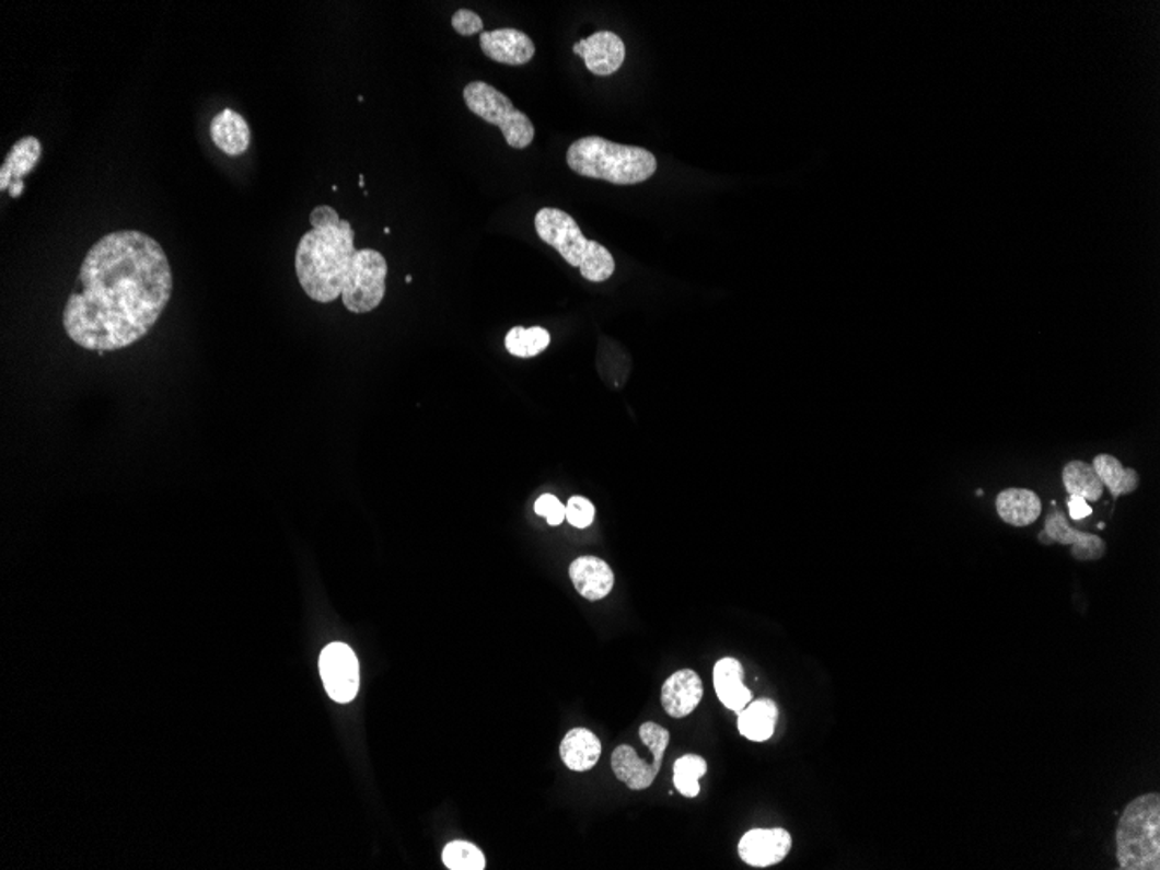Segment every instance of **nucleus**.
Segmentation results:
<instances>
[{
    "label": "nucleus",
    "mask_w": 1160,
    "mask_h": 870,
    "mask_svg": "<svg viewBox=\"0 0 1160 870\" xmlns=\"http://www.w3.org/2000/svg\"><path fill=\"white\" fill-rule=\"evenodd\" d=\"M1043 532L1052 544L1072 546V556L1079 561H1097L1105 555L1106 544L1100 535L1084 534L1072 529L1068 525L1067 517L1058 509H1053L1052 513L1047 514Z\"/></svg>",
    "instance_id": "obj_11"
},
{
    "label": "nucleus",
    "mask_w": 1160,
    "mask_h": 870,
    "mask_svg": "<svg viewBox=\"0 0 1160 870\" xmlns=\"http://www.w3.org/2000/svg\"><path fill=\"white\" fill-rule=\"evenodd\" d=\"M715 689L721 704L736 715L753 703V692L744 685V668L733 657L716 662Z\"/></svg>",
    "instance_id": "obj_14"
},
{
    "label": "nucleus",
    "mask_w": 1160,
    "mask_h": 870,
    "mask_svg": "<svg viewBox=\"0 0 1160 870\" xmlns=\"http://www.w3.org/2000/svg\"><path fill=\"white\" fill-rule=\"evenodd\" d=\"M173 287V269L155 239L138 230L108 233L80 266L65 304V333L89 351L129 348L164 315Z\"/></svg>",
    "instance_id": "obj_1"
},
{
    "label": "nucleus",
    "mask_w": 1160,
    "mask_h": 870,
    "mask_svg": "<svg viewBox=\"0 0 1160 870\" xmlns=\"http://www.w3.org/2000/svg\"><path fill=\"white\" fill-rule=\"evenodd\" d=\"M704 697L703 680L692 669H682L662 686V707L671 718H686Z\"/></svg>",
    "instance_id": "obj_12"
},
{
    "label": "nucleus",
    "mask_w": 1160,
    "mask_h": 870,
    "mask_svg": "<svg viewBox=\"0 0 1160 870\" xmlns=\"http://www.w3.org/2000/svg\"><path fill=\"white\" fill-rule=\"evenodd\" d=\"M567 164L579 176L620 186L647 182L657 171L656 155L645 148L612 143L600 136L573 141L568 148Z\"/></svg>",
    "instance_id": "obj_3"
},
{
    "label": "nucleus",
    "mask_w": 1160,
    "mask_h": 870,
    "mask_svg": "<svg viewBox=\"0 0 1160 870\" xmlns=\"http://www.w3.org/2000/svg\"><path fill=\"white\" fill-rule=\"evenodd\" d=\"M594 514L596 509L585 497L573 496L567 502V520L576 529H588L594 522Z\"/></svg>",
    "instance_id": "obj_26"
},
{
    "label": "nucleus",
    "mask_w": 1160,
    "mask_h": 870,
    "mask_svg": "<svg viewBox=\"0 0 1160 870\" xmlns=\"http://www.w3.org/2000/svg\"><path fill=\"white\" fill-rule=\"evenodd\" d=\"M40 153H43V144L34 136H26V138L20 139L11 152L5 156L4 165L0 169V189L5 192L9 189L11 197L18 198L23 194L25 185H23V177L26 174L34 171L35 165L40 160Z\"/></svg>",
    "instance_id": "obj_13"
},
{
    "label": "nucleus",
    "mask_w": 1160,
    "mask_h": 870,
    "mask_svg": "<svg viewBox=\"0 0 1160 870\" xmlns=\"http://www.w3.org/2000/svg\"><path fill=\"white\" fill-rule=\"evenodd\" d=\"M443 863L450 870H484L487 866L482 849L473 843L452 842L443 848Z\"/></svg>",
    "instance_id": "obj_25"
},
{
    "label": "nucleus",
    "mask_w": 1160,
    "mask_h": 870,
    "mask_svg": "<svg viewBox=\"0 0 1160 870\" xmlns=\"http://www.w3.org/2000/svg\"><path fill=\"white\" fill-rule=\"evenodd\" d=\"M707 774V762L698 754H685L674 762V787L685 798H697L700 792L698 780Z\"/></svg>",
    "instance_id": "obj_24"
},
{
    "label": "nucleus",
    "mask_w": 1160,
    "mask_h": 870,
    "mask_svg": "<svg viewBox=\"0 0 1160 870\" xmlns=\"http://www.w3.org/2000/svg\"><path fill=\"white\" fill-rule=\"evenodd\" d=\"M463 96L469 112L501 129L509 147L525 150L534 141V124L523 112L514 108L513 102L501 91L487 82L475 80L464 88Z\"/></svg>",
    "instance_id": "obj_6"
},
{
    "label": "nucleus",
    "mask_w": 1160,
    "mask_h": 870,
    "mask_svg": "<svg viewBox=\"0 0 1160 870\" xmlns=\"http://www.w3.org/2000/svg\"><path fill=\"white\" fill-rule=\"evenodd\" d=\"M778 723V707L772 698H757L739 712V732L753 742L772 739Z\"/></svg>",
    "instance_id": "obj_20"
},
{
    "label": "nucleus",
    "mask_w": 1160,
    "mask_h": 870,
    "mask_svg": "<svg viewBox=\"0 0 1160 870\" xmlns=\"http://www.w3.org/2000/svg\"><path fill=\"white\" fill-rule=\"evenodd\" d=\"M791 848L792 837L786 828H753L740 839L739 855L747 866L765 869L782 862Z\"/></svg>",
    "instance_id": "obj_8"
},
{
    "label": "nucleus",
    "mask_w": 1160,
    "mask_h": 870,
    "mask_svg": "<svg viewBox=\"0 0 1160 870\" xmlns=\"http://www.w3.org/2000/svg\"><path fill=\"white\" fill-rule=\"evenodd\" d=\"M320 676L334 703L348 704L360 688V665L353 650L345 643H330L320 653Z\"/></svg>",
    "instance_id": "obj_7"
},
{
    "label": "nucleus",
    "mask_w": 1160,
    "mask_h": 870,
    "mask_svg": "<svg viewBox=\"0 0 1160 870\" xmlns=\"http://www.w3.org/2000/svg\"><path fill=\"white\" fill-rule=\"evenodd\" d=\"M559 756L568 769L588 772L602 756V742L585 728H573L559 745Z\"/></svg>",
    "instance_id": "obj_18"
},
{
    "label": "nucleus",
    "mask_w": 1160,
    "mask_h": 870,
    "mask_svg": "<svg viewBox=\"0 0 1160 870\" xmlns=\"http://www.w3.org/2000/svg\"><path fill=\"white\" fill-rule=\"evenodd\" d=\"M573 53L584 58L589 72L598 77L614 76L626 59L623 38L614 32H596L591 37L573 44Z\"/></svg>",
    "instance_id": "obj_9"
},
{
    "label": "nucleus",
    "mask_w": 1160,
    "mask_h": 870,
    "mask_svg": "<svg viewBox=\"0 0 1160 870\" xmlns=\"http://www.w3.org/2000/svg\"><path fill=\"white\" fill-rule=\"evenodd\" d=\"M452 26L463 37H472V35L484 34L485 32L484 20L478 14L469 11V9H459L457 13L452 16Z\"/></svg>",
    "instance_id": "obj_28"
},
{
    "label": "nucleus",
    "mask_w": 1160,
    "mask_h": 870,
    "mask_svg": "<svg viewBox=\"0 0 1160 870\" xmlns=\"http://www.w3.org/2000/svg\"><path fill=\"white\" fill-rule=\"evenodd\" d=\"M479 46L487 58L509 67H522L535 56V44L520 30L501 28L479 34Z\"/></svg>",
    "instance_id": "obj_10"
},
{
    "label": "nucleus",
    "mask_w": 1160,
    "mask_h": 870,
    "mask_svg": "<svg viewBox=\"0 0 1160 870\" xmlns=\"http://www.w3.org/2000/svg\"><path fill=\"white\" fill-rule=\"evenodd\" d=\"M552 343V336L543 327H513L506 336V349L513 357L534 358L543 353Z\"/></svg>",
    "instance_id": "obj_23"
},
{
    "label": "nucleus",
    "mask_w": 1160,
    "mask_h": 870,
    "mask_svg": "<svg viewBox=\"0 0 1160 870\" xmlns=\"http://www.w3.org/2000/svg\"><path fill=\"white\" fill-rule=\"evenodd\" d=\"M1064 485L1070 496L1082 497L1086 501L1091 502L1100 501L1103 496V488H1105L1102 479L1098 478L1097 473H1094L1093 466H1089L1082 461H1072V463L1065 464Z\"/></svg>",
    "instance_id": "obj_22"
},
{
    "label": "nucleus",
    "mask_w": 1160,
    "mask_h": 870,
    "mask_svg": "<svg viewBox=\"0 0 1160 870\" xmlns=\"http://www.w3.org/2000/svg\"><path fill=\"white\" fill-rule=\"evenodd\" d=\"M211 138L227 155H244L251 144V127L242 115L227 108L212 118Z\"/></svg>",
    "instance_id": "obj_17"
},
{
    "label": "nucleus",
    "mask_w": 1160,
    "mask_h": 870,
    "mask_svg": "<svg viewBox=\"0 0 1160 870\" xmlns=\"http://www.w3.org/2000/svg\"><path fill=\"white\" fill-rule=\"evenodd\" d=\"M662 763L643 762L631 745H618L612 754V769L620 782L631 791H645L652 786L659 775Z\"/></svg>",
    "instance_id": "obj_16"
},
{
    "label": "nucleus",
    "mask_w": 1160,
    "mask_h": 870,
    "mask_svg": "<svg viewBox=\"0 0 1160 870\" xmlns=\"http://www.w3.org/2000/svg\"><path fill=\"white\" fill-rule=\"evenodd\" d=\"M535 232L544 244L552 245L568 265L580 269L589 282H606L615 271V259L608 248L588 240L572 216L553 207L535 214Z\"/></svg>",
    "instance_id": "obj_4"
},
{
    "label": "nucleus",
    "mask_w": 1160,
    "mask_h": 870,
    "mask_svg": "<svg viewBox=\"0 0 1160 870\" xmlns=\"http://www.w3.org/2000/svg\"><path fill=\"white\" fill-rule=\"evenodd\" d=\"M1117 860L1123 870L1160 869V798L1145 794L1127 804L1117 827Z\"/></svg>",
    "instance_id": "obj_5"
},
{
    "label": "nucleus",
    "mask_w": 1160,
    "mask_h": 870,
    "mask_svg": "<svg viewBox=\"0 0 1160 870\" xmlns=\"http://www.w3.org/2000/svg\"><path fill=\"white\" fill-rule=\"evenodd\" d=\"M534 509L538 517L547 518V523L552 526L561 525L565 518H567V508L553 494H544V496L538 497Z\"/></svg>",
    "instance_id": "obj_27"
},
{
    "label": "nucleus",
    "mask_w": 1160,
    "mask_h": 870,
    "mask_svg": "<svg viewBox=\"0 0 1160 870\" xmlns=\"http://www.w3.org/2000/svg\"><path fill=\"white\" fill-rule=\"evenodd\" d=\"M997 514L1002 522L1013 526H1026L1037 522L1043 511L1037 494L1026 488H1006L996 499Z\"/></svg>",
    "instance_id": "obj_19"
},
{
    "label": "nucleus",
    "mask_w": 1160,
    "mask_h": 870,
    "mask_svg": "<svg viewBox=\"0 0 1160 870\" xmlns=\"http://www.w3.org/2000/svg\"><path fill=\"white\" fill-rule=\"evenodd\" d=\"M405 282H407V283L413 282V275H407V277H405Z\"/></svg>",
    "instance_id": "obj_30"
},
{
    "label": "nucleus",
    "mask_w": 1160,
    "mask_h": 870,
    "mask_svg": "<svg viewBox=\"0 0 1160 870\" xmlns=\"http://www.w3.org/2000/svg\"><path fill=\"white\" fill-rule=\"evenodd\" d=\"M312 230L299 240L295 275L308 298L333 303L341 298L349 313L374 312L386 294V257L355 247V230L330 206L310 216Z\"/></svg>",
    "instance_id": "obj_2"
},
{
    "label": "nucleus",
    "mask_w": 1160,
    "mask_h": 870,
    "mask_svg": "<svg viewBox=\"0 0 1160 870\" xmlns=\"http://www.w3.org/2000/svg\"><path fill=\"white\" fill-rule=\"evenodd\" d=\"M1067 506L1068 514H1070L1074 522H1081V520H1084V518H1088L1089 514L1093 513V508H1091V506L1088 504V501L1082 499V497L1070 496Z\"/></svg>",
    "instance_id": "obj_29"
},
{
    "label": "nucleus",
    "mask_w": 1160,
    "mask_h": 870,
    "mask_svg": "<svg viewBox=\"0 0 1160 870\" xmlns=\"http://www.w3.org/2000/svg\"><path fill=\"white\" fill-rule=\"evenodd\" d=\"M570 579L577 593L585 600L598 602L608 596L614 588V572L603 559L594 556H582L570 565Z\"/></svg>",
    "instance_id": "obj_15"
},
{
    "label": "nucleus",
    "mask_w": 1160,
    "mask_h": 870,
    "mask_svg": "<svg viewBox=\"0 0 1160 870\" xmlns=\"http://www.w3.org/2000/svg\"><path fill=\"white\" fill-rule=\"evenodd\" d=\"M1094 473L1102 479L1103 487L1109 488L1114 499L1135 492L1139 485V475L1133 467H1124L1114 455L1100 454L1094 457Z\"/></svg>",
    "instance_id": "obj_21"
}]
</instances>
